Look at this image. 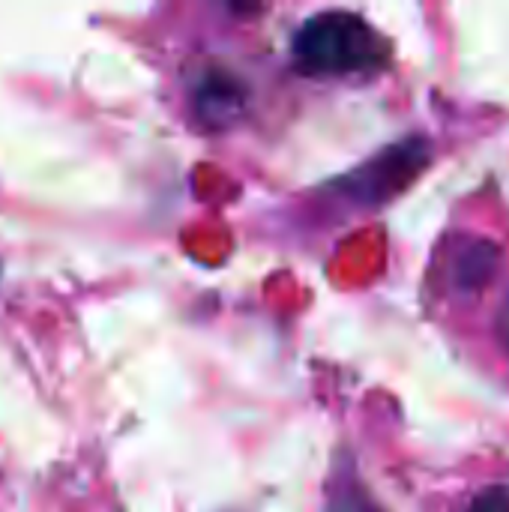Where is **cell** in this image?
Instances as JSON below:
<instances>
[{
	"instance_id": "obj_3",
	"label": "cell",
	"mask_w": 509,
	"mask_h": 512,
	"mask_svg": "<svg viewBox=\"0 0 509 512\" xmlns=\"http://www.w3.org/2000/svg\"><path fill=\"white\" fill-rule=\"evenodd\" d=\"M192 102H195V111L201 120L225 126L243 111L246 84L228 69H210L192 87Z\"/></svg>"
},
{
	"instance_id": "obj_1",
	"label": "cell",
	"mask_w": 509,
	"mask_h": 512,
	"mask_svg": "<svg viewBox=\"0 0 509 512\" xmlns=\"http://www.w3.org/2000/svg\"><path fill=\"white\" fill-rule=\"evenodd\" d=\"M291 54L306 75L342 78L381 69L390 60V42L363 15L327 9L297 27Z\"/></svg>"
},
{
	"instance_id": "obj_2",
	"label": "cell",
	"mask_w": 509,
	"mask_h": 512,
	"mask_svg": "<svg viewBox=\"0 0 509 512\" xmlns=\"http://www.w3.org/2000/svg\"><path fill=\"white\" fill-rule=\"evenodd\" d=\"M429 162V141L411 138L384 150L378 159L348 177V195L360 204H381L408 186Z\"/></svg>"
},
{
	"instance_id": "obj_4",
	"label": "cell",
	"mask_w": 509,
	"mask_h": 512,
	"mask_svg": "<svg viewBox=\"0 0 509 512\" xmlns=\"http://www.w3.org/2000/svg\"><path fill=\"white\" fill-rule=\"evenodd\" d=\"M501 264V249L492 240H468L453 258V285L462 294H480Z\"/></svg>"
},
{
	"instance_id": "obj_6",
	"label": "cell",
	"mask_w": 509,
	"mask_h": 512,
	"mask_svg": "<svg viewBox=\"0 0 509 512\" xmlns=\"http://www.w3.org/2000/svg\"><path fill=\"white\" fill-rule=\"evenodd\" d=\"M465 512H509V483L483 489Z\"/></svg>"
},
{
	"instance_id": "obj_5",
	"label": "cell",
	"mask_w": 509,
	"mask_h": 512,
	"mask_svg": "<svg viewBox=\"0 0 509 512\" xmlns=\"http://www.w3.org/2000/svg\"><path fill=\"white\" fill-rule=\"evenodd\" d=\"M330 512H381L375 501L360 489L354 477H342L333 483V498H330Z\"/></svg>"
}]
</instances>
